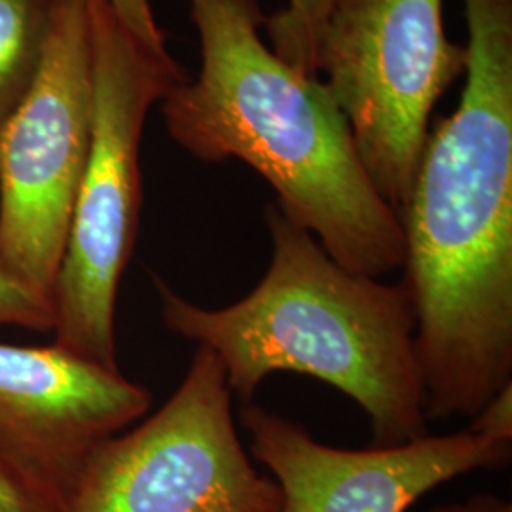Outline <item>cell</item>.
I'll return each instance as SVG.
<instances>
[{
	"instance_id": "cell-1",
	"label": "cell",
	"mask_w": 512,
	"mask_h": 512,
	"mask_svg": "<svg viewBox=\"0 0 512 512\" xmlns=\"http://www.w3.org/2000/svg\"><path fill=\"white\" fill-rule=\"evenodd\" d=\"M200 71L162 99L169 137L207 164L241 160L277 207L338 264L378 277L404 264L403 226L355 147L321 76L285 63L260 37V0H186Z\"/></svg>"
},
{
	"instance_id": "cell-2",
	"label": "cell",
	"mask_w": 512,
	"mask_h": 512,
	"mask_svg": "<svg viewBox=\"0 0 512 512\" xmlns=\"http://www.w3.org/2000/svg\"><path fill=\"white\" fill-rule=\"evenodd\" d=\"M427 421L475 418L512 384V92L465 84L429 129L401 213Z\"/></svg>"
},
{
	"instance_id": "cell-3",
	"label": "cell",
	"mask_w": 512,
	"mask_h": 512,
	"mask_svg": "<svg viewBox=\"0 0 512 512\" xmlns=\"http://www.w3.org/2000/svg\"><path fill=\"white\" fill-rule=\"evenodd\" d=\"M264 222L272 262L238 302L202 308L154 277L165 327L211 349L243 404L275 372L308 374L361 406L374 446L427 437L416 313L404 283L344 268L275 202Z\"/></svg>"
},
{
	"instance_id": "cell-4",
	"label": "cell",
	"mask_w": 512,
	"mask_h": 512,
	"mask_svg": "<svg viewBox=\"0 0 512 512\" xmlns=\"http://www.w3.org/2000/svg\"><path fill=\"white\" fill-rule=\"evenodd\" d=\"M88 12L92 143L55 279L54 344L118 368L114 311L139 234L143 129L150 109L186 74L167 48L135 37L107 0H88Z\"/></svg>"
},
{
	"instance_id": "cell-5",
	"label": "cell",
	"mask_w": 512,
	"mask_h": 512,
	"mask_svg": "<svg viewBox=\"0 0 512 512\" xmlns=\"http://www.w3.org/2000/svg\"><path fill=\"white\" fill-rule=\"evenodd\" d=\"M469 52L446 35L444 0H334L317 71L348 120L366 173L399 215L440 97Z\"/></svg>"
},
{
	"instance_id": "cell-6",
	"label": "cell",
	"mask_w": 512,
	"mask_h": 512,
	"mask_svg": "<svg viewBox=\"0 0 512 512\" xmlns=\"http://www.w3.org/2000/svg\"><path fill=\"white\" fill-rule=\"evenodd\" d=\"M92 122L88 0H59L37 80L0 129V268L48 304L90 154Z\"/></svg>"
},
{
	"instance_id": "cell-7",
	"label": "cell",
	"mask_w": 512,
	"mask_h": 512,
	"mask_svg": "<svg viewBox=\"0 0 512 512\" xmlns=\"http://www.w3.org/2000/svg\"><path fill=\"white\" fill-rule=\"evenodd\" d=\"M281 490L247 456L224 366L198 346L171 399L105 440L88 459L67 512H277Z\"/></svg>"
},
{
	"instance_id": "cell-8",
	"label": "cell",
	"mask_w": 512,
	"mask_h": 512,
	"mask_svg": "<svg viewBox=\"0 0 512 512\" xmlns=\"http://www.w3.org/2000/svg\"><path fill=\"white\" fill-rule=\"evenodd\" d=\"M150 401L118 368L57 344H0V456L59 512L93 452L141 420Z\"/></svg>"
},
{
	"instance_id": "cell-9",
	"label": "cell",
	"mask_w": 512,
	"mask_h": 512,
	"mask_svg": "<svg viewBox=\"0 0 512 512\" xmlns=\"http://www.w3.org/2000/svg\"><path fill=\"white\" fill-rule=\"evenodd\" d=\"M251 454L281 490L277 512H406L440 484L509 465L512 444L465 429L397 446L344 450L313 439L296 421L243 404Z\"/></svg>"
},
{
	"instance_id": "cell-10",
	"label": "cell",
	"mask_w": 512,
	"mask_h": 512,
	"mask_svg": "<svg viewBox=\"0 0 512 512\" xmlns=\"http://www.w3.org/2000/svg\"><path fill=\"white\" fill-rule=\"evenodd\" d=\"M59 0H0V129L31 92Z\"/></svg>"
},
{
	"instance_id": "cell-11",
	"label": "cell",
	"mask_w": 512,
	"mask_h": 512,
	"mask_svg": "<svg viewBox=\"0 0 512 512\" xmlns=\"http://www.w3.org/2000/svg\"><path fill=\"white\" fill-rule=\"evenodd\" d=\"M334 0H289L264 18L270 48L298 73L319 76L317 57Z\"/></svg>"
},
{
	"instance_id": "cell-12",
	"label": "cell",
	"mask_w": 512,
	"mask_h": 512,
	"mask_svg": "<svg viewBox=\"0 0 512 512\" xmlns=\"http://www.w3.org/2000/svg\"><path fill=\"white\" fill-rule=\"evenodd\" d=\"M0 327L54 330V308L23 289L0 268Z\"/></svg>"
},
{
	"instance_id": "cell-13",
	"label": "cell",
	"mask_w": 512,
	"mask_h": 512,
	"mask_svg": "<svg viewBox=\"0 0 512 512\" xmlns=\"http://www.w3.org/2000/svg\"><path fill=\"white\" fill-rule=\"evenodd\" d=\"M0 512H59L0 456Z\"/></svg>"
},
{
	"instance_id": "cell-14",
	"label": "cell",
	"mask_w": 512,
	"mask_h": 512,
	"mask_svg": "<svg viewBox=\"0 0 512 512\" xmlns=\"http://www.w3.org/2000/svg\"><path fill=\"white\" fill-rule=\"evenodd\" d=\"M467 429L484 439L512 444V384L495 393Z\"/></svg>"
},
{
	"instance_id": "cell-15",
	"label": "cell",
	"mask_w": 512,
	"mask_h": 512,
	"mask_svg": "<svg viewBox=\"0 0 512 512\" xmlns=\"http://www.w3.org/2000/svg\"><path fill=\"white\" fill-rule=\"evenodd\" d=\"M116 16L148 48L165 50V33L158 25L152 0H107Z\"/></svg>"
},
{
	"instance_id": "cell-16",
	"label": "cell",
	"mask_w": 512,
	"mask_h": 512,
	"mask_svg": "<svg viewBox=\"0 0 512 512\" xmlns=\"http://www.w3.org/2000/svg\"><path fill=\"white\" fill-rule=\"evenodd\" d=\"M429 512H512V505L497 495L478 494L461 503L439 505Z\"/></svg>"
}]
</instances>
